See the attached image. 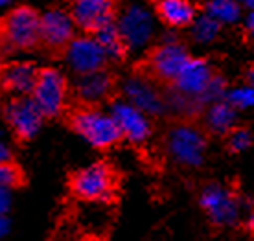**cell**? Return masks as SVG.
<instances>
[{
    "instance_id": "5b68a950",
    "label": "cell",
    "mask_w": 254,
    "mask_h": 241,
    "mask_svg": "<svg viewBox=\"0 0 254 241\" xmlns=\"http://www.w3.org/2000/svg\"><path fill=\"white\" fill-rule=\"evenodd\" d=\"M41 41V13L30 6L9 9L0 20V46L2 50H32Z\"/></svg>"
},
{
    "instance_id": "7402d4cb",
    "label": "cell",
    "mask_w": 254,
    "mask_h": 241,
    "mask_svg": "<svg viewBox=\"0 0 254 241\" xmlns=\"http://www.w3.org/2000/svg\"><path fill=\"white\" fill-rule=\"evenodd\" d=\"M221 28L223 24H219L217 20H214L208 15L201 13L199 19L191 26V35H193V39H195L197 43H212V41H216L219 37Z\"/></svg>"
},
{
    "instance_id": "f546056e",
    "label": "cell",
    "mask_w": 254,
    "mask_h": 241,
    "mask_svg": "<svg viewBox=\"0 0 254 241\" xmlns=\"http://www.w3.org/2000/svg\"><path fill=\"white\" fill-rule=\"evenodd\" d=\"M245 229L251 232V234L254 236V210L251 212V216H249V219L245 221Z\"/></svg>"
},
{
    "instance_id": "cb8c5ba5",
    "label": "cell",
    "mask_w": 254,
    "mask_h": 241,
    "mask_svg": "<svg viewBox=\"0 0 254 241\" xmlns=\"http://www.w3.org/2000/svg\"><path fill=\"white\" fill-rule=\"evenodd\" d=\"M20 182H22V172H20L19 166L13 164V162L0 164V188H6L11 191Z\"/></svg>"
},
{
    "instance_id": "ffe728a7",
    "label": "cell",
    "mask_w": 254,
    "mask_h": 241,
    "mask_svg": "<svg viewBox=\"0 0 254 241\" xmlns=\"http://www.w3.org/2000/svg\"><path fill=\"white\" fill-rule=\"evenodd\" d=\"M197 6H199V11L203 15L212 17L219 24H232L242 15L240 4L232 2V0H212V2H203V4H197Z\"/></svg>"
},
{
    "instance_id": "277c9868",
    "label": "cell",
    "mask_w": 254,
    "mask_h": 241,
    "mask_svg": "<svg viewBox=\"0 0 254 241\" xmlns=\"http://www.w3.org/2000/svg\"><path fill=\"white\" fill-rule=\"evenodd\" d=\"M70 125L89 146L111 149L122 142V133L109 111L98 107H81L70 116Z\"/></svg>"
},
{
    "instance_id": "52a82bcc",
    "label": "cell",
    "mask_w": 254,
    "mask_h": 241,
    "mask_svg": "<svg viewBox=\"0 0 254 241\" xmlns=\"http://www.w3.org/2000/svg\"><path fill=\"white\" fill-rule=\"evenodd\" d=\"M68 81L59 68H43L39 70L37 85L33 89L32 100L37 103L45 118H58L63 115L68 103Z\"/></svg>"
},
{
    "instance_id": "44dd1931",
    "label": "cell",
    "mask_w": 254,
    "mask_h": 241,
    "mask_svg": "<svg viewBox=\"0 0 254 241\" xmlns=\"http://www.w3.org/2000/svg\"><path fill=\"white\" fill-rule=\"evenodd\" d=\"M253 142H254V134L249 125L234 127V129L223 138L225 149H227L230 155H238V153L249 149V147L253 146Z\"/></svg>"
},
{
    "instance_id": "8992f818",
    "label": "cell",
    "mask_w": 254,
    "mask_h": 241,
    "mask_svg": "<svg viewBox=\"0 0 254 241\" xmlns=\"http://www.w3.org/2000/svg\"><path fill=\"white\" fill-rule=\"evenodd\" d=\"M70 190L87 203H111L116 193V173L107 162H92L72 175Z\"/></svg>"
},
{
    "instance_id": "30bf717a",
    "label": "cell",
    "mask_w": 254,
    "mask_h": 241,
    "mask_svg": "<svg viewBox=\"0 0 254 241\" xmlns=\"http://www.w3.org/2000/svg\"><path fill=\"white\" fill-rule=\"evenodd\" d=\"M4 120L17 138L32 140L43 129L45 115L32 100V96H20V98H11L6 103Z\"/></svg>"
},
{
    "instance_id": "9c48e42d",
    "label": "cell",
    "mask_w": 254,
    "mask_h": 241,
    "mask_svg": "<svg viewBox=\"0 0 254 241\" xmlns=\"http://www.w3.org/2000/svg\"><path fill=\"white\" fill-rule=\"evenodd\" d=\"M64 63L77 77H81L105 70L109 58L94 35L85 33V35H77L64 48Z\"/></svg>"
},
{
    "instance_id": "e0dca14e",
    "label": "cell",
    "mask_w": 254,
    "mask_h": 241,
    "mask_svg": "<svg viewBox=\"0 0 254 241\" xmlns=\"http://www.w3.org/2000/svg\"><path fill=\"white\" fill-rule=\"evenodd\" d=\"M197 121L210 138H214V136L225 138L234 127L240 125L238 123V111L225 100L208 105Z\"/></svg>"
},
{
    "instance_id": "4dcf8cb0",
    "label": "cell",
    "mask_w": 254,
    "mask_h": 241,
    "mask_svg": "<svg viewBox=\"0 0 254 241\" xmlns=\"http://www.w3.org/2000/svg\"><path fill=\"white\" fill-rule=\"evenodd\" d=\"M9 4H11L9 0H0V9H4V7H7Z\"/></svg>"
},
{
    "instance_id": "d6a6232c",
    "label": "cell",
    "mask_w": 254,
    "mask_h": 241,
    "mask_svg": "<svg viewBox=\"0 0 254 241\" xmlns=\"http://www.w3.org/2000/svg\"><path fill=\"white\" fill-rule=\"evenodd\" d=\"M0 136H2V131H0Z\"/></svg>"
},
{
    "instance_id": "83f0119b",
    "label": "cell",
    "mask_w": 254,
    "mask_h": 241,
    "mask_svg": "<svg viewBox=\"0 0 254 241\" xmlns=\"http://www.w3.org/2000/svg\"><path fill=\"white\" fill-rule=\"evenodd\" d=\"M243 83L254 90V63L249 64L247 68H245V72H243Z\"/></svg>"
},
{
    "instance_id": "6da1fadb",
    "label": "cell",
    "mask_w": 254,
    "mask_h": 241,
    "mask_svg": "<svg viewBox=\"0 0 254 241\" xmlns=\"http://www.w3.org/2000/svg\"><path fill=\"white\" fill-rule=\"evenodd\" d=\"M210 136L193 120H179L168 127L164 136V153L173 164L185 170H197L204 164Z\"/></svg>"
},
{
    "instance_id": "9a60e30c",
    "label": "cell",
    "mask_w": 254,
    "mask_h": 241,
    "mask_svg": "<svg viewBox=\"0 0 254 241\" xmlns=\"http://www.w3.org/2000/svg\"><path fill=\"white\" fill-rule=\"evenodd\" d=\"M116 92V79L109 70H100L89 76L77 77L74 83V94L83 107H98L103 102H113Z\"/></svg>"
},
{
    "instance_id": "4fadbf2b",
    "label": "cell",
    "mask_w": 254,
    "mask_h": 241,
    "mask_svg": "<svg viewBox=\"0 0 254 241\" xmlns=\"http://www.w3.org/2000/svg\"><path fill=\"white\" fill-rule=\"evenodd\" d=\"M70 15L76 22V28L87 35H94L105 26L115 24L118 19V7L109 0H77L70 6Z\"/></svg>"
},
{
    "instance_id": "f1b7e54d",
    "label": "cell",
    "mask_w": 254,
    "mask_h": 241,
    "mask_svg": "<svg viewBox=\"0 0 254 241\" xmlns=\"http://www.w3.org/2000/svg\"><path fill=\"white\" fill-rule=\"evenodd\" d=\"M7 232H9V219H7V216L0 214V240L6 238Z\"/></svg>"
},
{
    "instance_id": "d6986e66",
    "label": "cell",
    "mask_w": 254,
    "mask_h": 241,
    "mask_svg": "<svg viewBox=\"0 0 254 241\" xmlns=\"http://www.w3.org/2000/svg\"><path fill=\"white\" fill-rule=\"evenodd\" d=\"M96 41L100 43V46L103 48V52L107 54L109 61H113V63H120L124 59L129 56V46H127L126 39L122 37L120 30H118V26L115 24H109L105 26L103 30L94 33Z\"/></svg>"
},
{
    "instance_id": "484cf974",
    "label": "cell",
    "mask_w": 254,
    "mask_h": 241,
    "mask_svg": "<svg viewBox=\"0 0 254 241\" xmlns=\"http://www.w3.org/2000/svg\"><path fill=\"white\" fill-rule=\"evenodd\" d=\"M9 208H11V191L6 188H0V214L7 216Z\"/></svg>"
},
{
    "instance_id": "7a4b0ae2",
    "label": "cell",
    "mask_w": 254,
    "mask_h": 241,
    "mask_svg": "<svg viewBox=\"0 0 254 241\" xmlns=\"http://www.w3.org/2000/svg\"><path fill=\"white\" fill-rule=\"evenodd\" d=\"M191 58L193 56L185 43H181L173 35H168L162 39L160 45L153 46L147 52L138 74L151 79L157 87H166L170 90L183 68L191 61Z\"/></svg>"
},
{
    "instance_id": "2e32d148",
    "label": "cell",
    "mask_w": 254,
    "mask_h": 241,
    "mask_svg": "<svg viewBox=\"0 0 254 241\" xmlns=\"http://www.w3.org/2000/svg\"><path fill=\"white\" fill-rule=\"evenodd\" d=\"M39 70L32 61H15L7 64L0 72V83L2 87L15 94V98L20 96H32L33 89L37 85Z\"/></svg>"
},
{
    "instance_id": "603a6c76",
    "label": "cell",
    "mask_w": 254,
    "mask_h": 241,
    "mask_svg": "<svg viewBox=\"0 0 254 241\" xmlns=\"http://www.w3.org/2000/svg\"><path fill=\"white\" fill-rule=\"evenodd\" d=\"M225 102L230 103L236 111L254 107V90L247 85H243L240 89H232L225 94Z\"/></svg>"
},
{
    "instance_id": "7c38bea8",
    "label": "cell",
    "mask_w": 254,
    "mask_h": 241,
    "mask_svg": "<svg viewBox=\"0 0 254 241\" xmlns=\"http://www.w3.org/2000/svg\"><path fill=\"white\" fill-rule=\"evenodd\" d=\"M116 26L129 50H140L151 43L155 33V13L144 6H127L118 15Z\"/></svg>"
},
{
    "instance_id": "ba28073f",
    "label": "cell",
    "mask_w": 254,
    "mask_h": 241,
    "mask_svg": "<svg viewBox=\"0 0 254 241\" xmlns=\"http://www.w3.org/2000/svg\"><path fill=\"white\" fill-rule=\"evenodd\" d=\"M122 100L129 102L133 107L142 111L149 118L153 116H164L168 111V100L162 94L160 87H157L151 79L134 72L133 76L126 77L120 83Z\"/></svg>"
},
{
    "instance_id": "d4e9b609",
    "label": "cell",
    "mask_w": 254,
    "mask_h": 241,
    "mask_svg": "<svg viewBox=\"0 0 254 241\" xmlns=\"http://www.w3.org/2000/svg\"><path fill=\"white\" fill-rule=\"evenodd\" d=\"M243 41H245V45L254 46V11L249 13L247 20L243 24Z\"/></svg>"
},
{
    "instance_id": "4316f807",
    "label": "cell",
    "mask_w": 254,
    "mask_h": 241,
    "mask_svg": "<svg viewBox=\"0 0 254 241\" xmlns=\"http://www.w3.org/2000/svg\"><path fill=\"white\" fill-rule=\"evenodd\" d=\"M6 162H11V147L0 136V164H6Z\"/></svg>"
},
{
    "instance_id": "1f68e13d",
    "label": "cell",
    "mask_w": 254,
    "mask_h": 241,
    "mask_svg": "<svg viewBox=\"0 0 254 241\" xmlns=\"http://www.w3.org/2000/svg\"><path fill=\"white\" fill-rule=\"evenodd\" d=\"M0 72H2V46H0Z\"/></svg>"
},
{
    "instance_id": "3957f363",
    "label": "cell",
    "mask_w": 254,
    "mask_h": 241,
    "mask_svg": "<svg viewBox=\"0 0 254 241\" xmlns=\"http://www.w3.org/2000/svg\"><path fill=\"white\" fill-rule=\"evenodd\" d=\"M197 204L212 227H230L238 223L242 214V191L236 181L225 184L210 181L199 191Z\"/></svg>"
},
{
    "instance_id": "5bb4252c",
    "label": "cell",
    "mask_w": 254,
    "mask_h": 241,
    "mask_svg": "<svg viewBox=\"0 0 254 241\" xmlns=\"http://www.w3.org/2000/svg\"><path fill=\"white\" fill-rule=\"evenodd\" d=\"M76 37V22L70 11L63 7H50L41 13V41L48 48L64 50Z\"/></svg>"
},
{
    "instance_id": "8fae6325",
    "label": "cell",
    "mask_w": 254,
    "mask_h": 241,
    "mask_svg": "<svg viewBox=\"0 0 254 241\" xmlns=\"http://www.w3.org/2000/svg\"><path fill=\"white\" fill-rule=\"evenodd\" d=\"M109 113L113 116V120L116 121V125L122 133V138L126 142L134 144V146H142L151 138V118L136 107H133L129 102L122 100V98L113 100L109 103Z\"/></svg>"
},
{
    "instance_id": "ac0fdd59",
    "label": "cell",
    "mask_w": 254,
    "mask_h": 241,
    "mask_svg": "<svg viewBox=\"0 0 254 241\" xmlns=\"http://www.w3.org/2000/svg\"><path fill=\"white\" fill-rule=\"evenodd\" d=\"M155 17L166 24L168 28H191L193 22L199 19V6H193L186 0H160L155 2Z\"/></svg>"
}]
</instances>
